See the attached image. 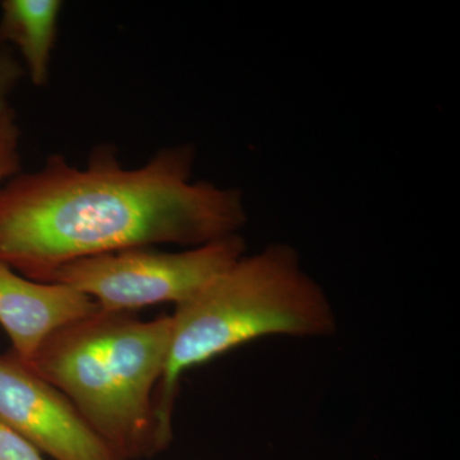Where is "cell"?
Returning a JSON list of instances; mask_svg holds the SVG:
<instances>
[{"label": "cell", "mask_w": 460, "mask_h": 460, "mask_svg": "<svg viewBox=\"0 0 460 460\" xmlns=\"http://www.w3.org/2000/svg\"><path fill=\"white\" fill-rule=\"evenodd\" d=\"M0 460H45L23 436L0 422Z\"/></svg>", "instance_id": "obj_10"}, {"label": "cell", "mask_w": 460, "mask_h": 460, "mask_svg": "<svg viewBox=\"0 0 460 460\" xmlns=\"http://www.w3.org/2000/svg\"><path fill=\"white\" fill-rule=\"evenodd\" d=\"M98 311L99 305L80 290L29 279L0 261V326L26 365L54 332Z\"/></svg>", "instance_id": "obj_6"}, {"label": "cell", "mask_w": 460, "mask_h": 460, "mask_svg": "<svg viewBox=\"0 0 460 460\" xmlns=\"http://www.w3.org/2000/svg\"><path fill=\"white\" fill-rule=\"evenodd\" d=\"M25 75L14 51L0 42V115L13 111L11 99Z\"/></svg>", "instance_id": "obj_9"}, {"label": "cell", "mask_w": 460, "mask_h": 460, "mask_svg": "<svg viewBox=\"0 0 460 460\" xmlns=\"http://www.w3.org/2000/svg\"><path fill=\"white\" fill-rule=\"evenodd\" d=\"M21 129L14 111L0 115V186L21 172Z\"/></svg>", "instance_id": "obj_8"}, {"label": "cell", "mask_w": 460, "mask_h": 460, "mask_svg": "<svg viewBox=\"0 0 460 460\" xmlns=\"http://www.w3.org/2000/svg\"><path fill=\"white\" fill-rule=\"evenodd\" d=\"M337 326L329 296L302 268L295 248L274 243L242 256L175 305L164 374L156 390L162 447L171 444L172 411L187 371L257 339L325 338Z\"/></svg>", "instance_id": "obj_2"}, {"label": "cell", "mask_w": 460, "mask_h": 460, "mask_svg": "<svg viewBox=\"0 0 460 460\" xmlns=\"http://www.w3.org/2000/svg\"><path fill=\"white\" fill-rule=\"evenodd\" d=\"M0 422L54 460H123L49 381L0 356Z\"/></svg>", "instance_id": "obj_5"}, {"label": "cell", "mask_w": 460, "mask_h": 460, "mask_svg": "<svg viewBox=\"0 0 460 460\" xmlns=\"http://www.w3.org/2000/svg\"><path fill=\"white\" fill-rule=\"evenodd\" d=\"M172 314L144 321L98 313L58 330L30 365L68 398L123 460L162 452L156 390L164 374Z\"/></svg>", "instance_id": "obj_3"}, {"label": "cell", "mask_w": 460, "mask_h": 460, "mask_svg": "<svg viewBox=\"0 0 460 460\" xmlns=\"http://www.w3.org/2000/svg\"><path fill=\"white\" fill-rule=\"evenodd\" d=\"M246 255L241 234L180 252L128 248L65 263L39 281L59 283L91 296L105 313L181 304Z\"/></svg>", "instance_id": "obj_4"}, {"label": "cell", "mask_w": 460, "mask_h": 460, "mask_svg": "<svg viewBox=\"0 0 460 460\" xmlns=\"http://www.w3.org/2000/svg\"><path fill=\"white\" fill-rule=\"evenodd\" d=\"M195 157L178 145L128 169L98 148L86 168L53 155L18 172L0 186V261L39 281L84 257L238 234L247 222L241 190L193 181Z\"/></svg>", "instance_id": "obj_1"}, {"label": "cell", "mask_w": 460, "mask_h": 460, "mask_svg": "<svg viewBox=\"0 0 460 460\" xmlns=\"http://www.w3.org/2000/svg\"><path fill=\"white\" fill-rule=\"evenodd\" d=\"M62 7L59 0H3L0 3V42L9 49L17 50L25 74L38 87L45 86L49 80L50 60Z\"/></svg>", "instance_id": "obj_7"}]
</instances>
